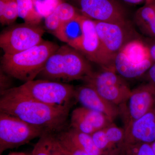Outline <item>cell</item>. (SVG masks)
<instances>
[{
    "mask_svg": "<svg viewBox=\"0 0 155 155\" xmlns=\"http://www.w3.org/2000/svg\"><path fill=\"white\" fill-rule=\"evenodd\" d=\"M69 111L45 104L18 93L12 88L1 94L0 112L41 127L49 133L63 130Z\"/></svg>",
    "mask_w": 155,
    "mask_h": 155,
    "instance_id": "obj_1",
    "label": "cell"
},
{
    "mask_svg": "<svg viewBox=\"0 0 155 155\" xmlns=\"http://www.w3.org/2000/svg\"><path fill=\"white\" fill-rule=\"evenodd\" d=\"M90 62L80 51L65 45L50 56L38 77L64 83L83 80L94 72Z\"/></svg>",
    "mask_w": 155,
    "mask_h": 155,
    "instance_id": "obj_2",
    "label": "cell"
},
{
    "mask_svg": "<svg viewBox=\"0 0 155 155\" xmlns=\"http://www.w3.org/2000/svg\"><path fill=\"white\" fill-rule=\"evenodd\" d=\"M59 48L55 43L44 40L37 45L21 52L4 54L1 59V69L11 77L25 82L35 80L50 56Z\"/></svg>",
    "mask_w": 155,
    "mask_h": 155,
    "instance_id": "obj_3",
    "label": "cell"
},
{
    "mask_svg": "<svg viewBox=\"0 0 155 155\" xmlns=\"http://www.w3.org/2000/svg\"><path fill=\"white\" fill-rule=\"evenodd\" d=\"M18 93L45 104L69 110L75 98V88L67 83L38 79L12 88Z\"/></svg>",
    "mask_w": 155,
    "mask_h": 155,
    "instance_id": "obj_4",
    "label": "cell"
},
{
    "mask_svg": "<svg viewBox=\"0 0 155 155\" xmlns=\"http://www.w3.org/2000/svg\"><path fill=\"white\" fill-rule=\"evenodd\" d=\"M46 131L12 115L0 112V154L27 144Z\"/></svg>",
    "mask_w": 155,
    "mask_h": 155,
    "instance_id": "obj_5",
    "label": "cell"
},
{
    "mask_svg": "<svg viewBox=\"0 0 155 155\" xmlns=\"http://www.w3.org/2000/svg\"><path fill=\"white\" fill-rule=\"evenodd\" d=\"M45 29L40 25L25 23L9 25L0 35V47L6 54L21 52L44 40Z\"/></svg>",
    "mask_w": 155,
    "mask_h": 155,
    "instance_id": "obj_6",
    "label": "cell"
},
{
    "mask_svg": "<svg viewBox=\"0 0 155 155\" xmlns=\"http://www.w3.org/2000/svg\"><path fill=\"white\" fill-rule=\"evenodd\" d=\"M102 68L99 72H93L83 81L104 98L119 107L126 101L131 90L114 69Z\"/></svg>",
    "mask_w": 155,
    "mask_h": 155,
    "instance_id": "obj_7",
    "label": "cell"
},
{
    "mask_svg": "<svg viewBox=\"0 0 155 155\" xmlns=\"http://www.w3.org/2000/svg\"><path fill=\"white\" fill-rule=\"evenodd\" d=\"M95 23L103 46L114 58L127 43L140 38L128 20L123 22L95 21Z\"/></svg>",
    "mask_w": 155,
    "mask_h": 155,
    "instance_id": "obj_8",
    "label": "cell"
},
{
    "mask_svg": "<svg viewBox=\"0 0 155 155\" xmlns=\"http://www.w3.org/2000/svg\"><path fill=\"white\" fill-rule=\"evenodd\" d=\"M119 107L125 126L140 118L155 107V86L147 82L131 90Z\"/></svg>",
    "mask_w": 155,
    "mask_h": 155,
    "instance_id": "obj_9",
    "label": "cell"
},
{
    "mask_svg": "<svg viewBox=\"0 0 155 155\" xmlns=\"http://www.w3.org/2000/svg\"><path fill=\"white\" fill-rule=\"evenodd\" d=\"M82 28L83 37L79 51L90 62L102 68L114 69V58L103 46L97 33L94 20L83 16Z\"/></svg>",
    "mask_w": 155,
    "mask_h": 155,
    "instance_id": "obj_10",
    "label": "cell"
},
{
    "mask_svg": "<svg viewBox=\"0 0 155 155\" xmlns=\"http://www.w3.org/2000/svg\"><path fill=\"white\" fill-rule=\"evenodd\" d=\"M81 14L95 21H128L126 10L117 0H79Z\"/></svg>",
    "mask_w": 155,
    "mask_h": 155,
    "instance_id": "obj_11",
    "label": "cell"
},
{
    "mask_svg": "<svg viewBox=\"0 0 155 155\" xmlns=\"http://www.w3.org/2000/svg\"><path fill=\"white\" fill-rule=\"evenodd\" d=\"M75 98L82 107L102 113L113 121L120 114L118 106L108 101L86 84L75 88Z\"/></svg>",
    "mask_w": 155,
    "mask_h": 155,
    "instance_id": "obj_12",
    "label": "cell"
},
{
    "mask_svg": "<svg viewBox=\"0 0 155 155\" xmlns=\"http://www.w3.org/2000/svg\"><path fill=\"white\" fill-rule=\"evenodd\" d=\"M126 143H146L155 141V113L154 110L124 127Z\"/></svg>",
    "mask_w": 155,
    "mask_h": 155,
    "instance_id": "obj_13",
    "label": "cell"
},
{
    "mask_svg": "<svg viewBox=\"0 0 155 155\" xmlns=\"http://www.w3.org/2000/svg\"><path fill=\"white\" fill-rule=\"evenodd\" d=\"M59 141L91 155H102L95 144L91 134L81 132L73 128L59 132L56 135Z\"/></svg>",
    "mask_w": 155,
    "mask_h": 155,
    "instance_id": "obj_14",
    "label": "cell"
},
{
    "mask_svg": "<svg viewBox=\"0 0 155 155\" xmlns=\"http://www.w3.org/2000/svg\"><path fill=\"white\" fill-rule=\"evenodd\" d=\"M81 14L75 19L62 23L58 31L54 34L61 41L80 51L83 37L82 19Z\"/></svg>",
    "mask_w": 155,
    "mask_h": 155,
    "instance_id": "obj_15",
    "label": "cell"
},
{
    "mask_svg": "<svg viewBox=\"0 0 155 155\" xmlns=\"http://www.w3.org/2000/svg\"><path fill=\"white\" fill-rule=\"evenodd\" d=\"M153 64L151 60L141 64H133L122 52L119 51L114 57V69L123 78L133 79L143 76Z\"/></svg>",
    "mask_w": 155,
    "mask_h": 155,
    "instance_id": "obj_16",
    "label": "cell"
},
{
    "mask_svg": "<svg viewBox=\"0 0 155 155\" xmlns=\"http://www.w3.org/2000/svg\"><path fill=\"white\" fill-rule=\"evenodd\" d=\"M134 21L140 31L150 38H155V2L147 0L136 12Z\"/></svg>",
    "mask_w": 155,
    "mask_h": 155,
    "instance_id": "obj_17",
    "label": "cell"
},
{
    "mask_svg": "<svg viewBox=\"0 0 155 155\" xmlns=\"http://www.w3.org/2000/svg\"><path fill=\"white\" fill-rule=\"evenodd\" d=\"M39 138L31 155H69L55 134L46 132Z\"/></svg>",
    "mask_w": 155,
    "mask_h": 155,
    "instance_id": "obj_18",
    "label": "cell"
},
{
    "mask_svg": "<svg viewBox=\"0 0 155 155\" xmlns=\"http://www.w3.org/2000/svg\"><path fill=\"white\" fill-rule=\"evenodd\" d=\"M120 51L122 52L127 60L133 64H141L150 60L146 45L140 38L129 41Z\"/></svg>",
    "mask_w": 155,
    "mask_h": 155,
    "instance_id": "obj_19",
    "label": "cell"
},
{
    "mask_svg": "<svg viewBox=\"0 0 155 155\" xmlns=\"http://www.w3.org/2000/svg\"><path fill=\"white\" fill-rule=\"evenodd\" d=\"M74 110L96 131L105 128L113 122L105 114L84 107L77 108Z\"/></svg>",
    "mask_w": 155,
    "mask_h": 155,
    "instance_id": "obj_20",
    "label": "cell"
},
{
    "mask_svg": "<svg viewBox=\"0 0 155 155\" xmlns=\"http://www.w3.org/2000/svg\"><path fill=\"white\" fill-rule=\"evenodd\" d=\"M18 16L25 23L40 25L43 18L37 12L32 0H17Z\"/></svg>",
    "mask_w": 155,
    "mask_h": 155,
    "instance_id": "obj_21",
    "label": "cell"
},
{
    "mask_svg": "<svg viewBox=\"0 0 155 155\" xmlns=\"http://www.w3.org/2000/svg\"><path fill=\"white\" fill-rule=\"evenodd\" d=\"M18 17L17 0H0V22L2 25H12Z\"/></svg>",
    "mask_w": 155,
    "mask_h": 155,
    "instance_id": "obj_22",
    "label": "cell"
},
{
    "mask_svg": "<svg viewBox=\"0 0 155 155\" xmlns=\"http://www.w3.org/2000/svg\"><path fill=\"white\" fill-rule=\"evenodd\" d=\"M108 139L122 155L125 145V131L124 128L118 127L113 122L104 128Z\"/></svg>",
    "mask_w": 155,
    "mask_h": 155,
    "instance_id": "obj_23",
    "label": "cell"
},
{
    "mask_svg": "<svg viewBox=\"0 0 155 155\" xmlns=\"http://www.w3.org/2000/svg\"><path fill=\"white\" fill-rule=\"evenodd\" d=\"M91 136L102 155H120L118 150L108 139L104 128L95 131Z\"/></svg>",
    "mask_w": 155,
    "mask_h": 155,
    "instance_id": "obj_24",
    "label": "cell"
},
{
    "mask_svg": "<svg viewBox=\"0 0 155 155\" xmlns=\"http://www.w3.org/2000/svg\"><path fill=\"white\" fill-rule=\"evenodd\" d=\"M62 23L77 18L80 14L76 9L69 3L62 2L54 11Z\"/></svg>",
    "mask_w": 155,
    "mask_h": 155,
    "instance_id": "obj_25",
    "label": "cell"
},
{
    "mask_svg": "<svg viewBox=\"0 0 155 155\" xmlns=\"http://www.w3.org/2000/svg\"><path fill=\"white\" fill-rule=\"evenodd\" d=\"M38 13L43 18H45L52 13L61 3L62 0H32Z\"/></svg>",
    "mask_w": 155,
    "mask_h": 155,
    "instance_id": "obj_26",
    "label": "cell"
},
{
    "mask_svg": "<svg viewBox=\"0 0 155 155\" xmlns=\"http://www.w3.org/2000/svg\"><path fill=\"white\" fill-rule=\"evenodd\" d=\"M122 155H155L151 144L146 143H126Z\"/></svg>",
    "mask_w": 155,
    "mask_h": 155,
    "instance_id": "obj_27",
    "label": "cell"
},
{
    "mask_svg": "<svg viewBox=\"0 0 155 155\" xmlns=\"http://www.w3.org/2000/svg\"><path fill=\"white\" fill-rule=\"evenodd\" d=\"M70 125L71 128L91 135L96 131L75 110H73L71 114Z\"/></svg>",
    "mask_w": 155,
    "mask_h": 155,
    "instance_id": "obj_28",
    "label": "cell"
},
{
    "mask_svg": "<svg viewBox=\"0 0 155 155\" xmlns=\"http://www.w3.org/2000/svg\"><path fill=\"white\" fill-rule=\"evenodd\" d=\"M45 19L46 28L53 35L58 31L62 24L61 20L54 12Z\"/></svg>",
    "mask_w": 155,
    "mask_h": 155,
    "instance_id": "obj_29",
    "label": "cell"
},
{
    "mask_svg": "<svg viewBox=\"0 0 155 155\" xmlns=\"http://www.w3.org/2000/svg\"><path fill=\"white\" fill-rule=\"evenodd\" d=\"M11 77L2 70L0 69V93L2 94L4 92L11 88Z\"/></svg>",
    "mask_w": 155,
    "mask_h": 155,
    "instance_id": "obj_30",
    "label": "cell"
},
{
    "mask_svg": "<svg viewBox=\"0 0 155 155\" xmlns=\"http://www.w3.org/2000/svg\"><path fill=\"white\" fill-rule=\"evenodd\" d=\"M146 45L151 61L155 63V38H149L145 42Z\"/></svg>",
    "mask_w": 155,
    "mask_h": 155,
    "instance_id": "obj_31",
    "label": "cell"
},
{
    "mask_svg": "<svg viewBox=\"0 0 155 155\" xmlns=\"http://www.w3.org/2000/svg\"><path fill=\"white\" fill-rule=\"evenodd\" d=\"M143 76L147 83L155 86V63L152 65Z\"/></svg>",
    "mask_w": 155,
    "mask_h": 155,
    "instance_id": "obj_32",
    "label": "cell"
},
{
    "mask_svg": "<svg viewBox=\"0 0 155 155\" xmlns=\"http://www.w3.org/2000/svg\"><path fill=\"white\" fill-rule=\"evenodd\" d=\"M60 142L61 143V145L64 147L66 152L69 155H91L84 152L80 150L77 149L74 147L71 146L69 144L63 143L61 142L60 141Z\"/></svg>",
    "mask_w": 155,
    "mask_h": 155,
    "instance_id": "obj_33",
    "label": "cell"
},
{
    "mask_svg": "<svg viewBox=\"0 0 155 155\" xmlns=\"http://www.w3.org/2000/svg\"><path fill=\"white\" fill-rule=\"evenodd\" d=\"M123 2L130 5H139L145 3L147 0H120Z\"/></svg>",
    "mask_w": 155,
    "mask_h": 155,
    "instance_id": "obj_34",
    "label": "cell"
},
{
    "mask_svg": "<svg viewBox=\"0 0 155 155\" xmlns=\"http://www.w3.org/2000/svg\"><path fill=\"white\" fill-rule=\"evenodd\" d=\"M7 155H31V154L24 152H11Z\"/></svg>",
    "mask_w": 155,
    "mask_h": 155,
    "instance_id": "obj_35",
    "label": "cell"
},
{
    "mask_svg": "<svg viewBox=\"0 0 155 155\" xmlns=\"http://www.w3.org/2000/svg\"><path fill=\"white\" fill-rule=\"evenodd\" d=\"M151 146L152 147L153 150L155 154V141L152 144H151Z\"/></svg>",
    "mask_w": 155,
    "mask_h": 155,
    "instance_id": "obj_36",
    "label": "cell"
},
{
    "mask_svg": "<svg viewBox=\"0 0 155 155\" xmlns=\"http://www.w3.org/2000/svg\"><path fill=\"white\" fill-rule=\"evenodd\" d=\"M154 111L155 113V107L154 109Z\"/></svg>",
    "mask_w": 155,
    "mask_h": 155,
    "instance_id": "obj_37",
    "label": "cell"
},
{
    "mask_svg": "<svg viewBox=\"0 0 155 155\" xmlns=\"http://www.w3.org/2000/svg\"><path fill=\"white\" fill-rule=\"evenodd\" d=\"M154 2H155V0H154Z\"/></svg>",
    "mask_w": 155,
    "mask_h": 155,
    "instance_id": "obj_38",
    "label": "cell"
}]
</instances>
